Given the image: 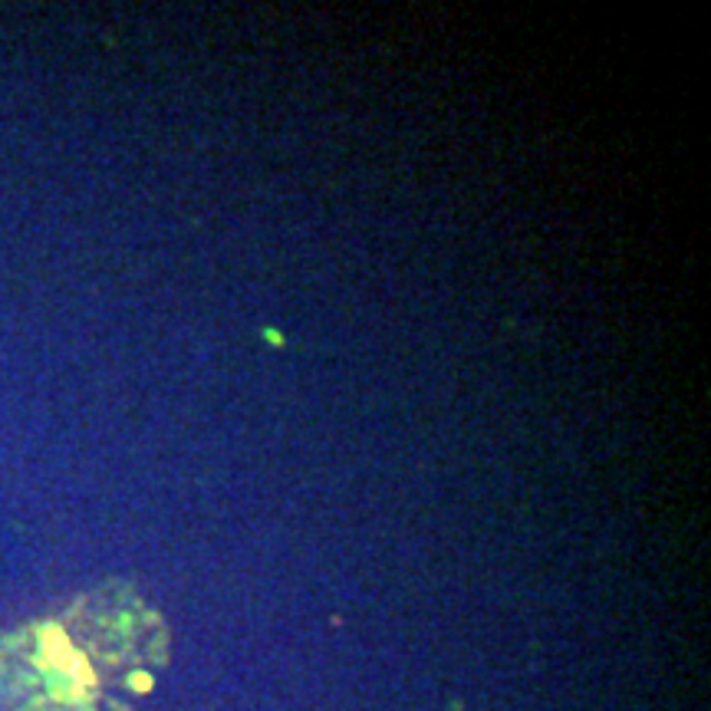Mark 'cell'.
Segmentation results:
<instances>
[{
	"instance_id": "cell-1",
	"label": "cell",
	"mask_w": 711,
	"mask_h": 711,
	"mask_svg": "<svg viewBox=\"0 0 711 711\" xmlns=\"http://www.w3.org/2000/svg\"><path fill=\"white\" fill-rule=\"evenodd\" d=\"M168 625L129 583H102L0 639V711H135L168 665Z\"/></svg>"
}]
</instances>
